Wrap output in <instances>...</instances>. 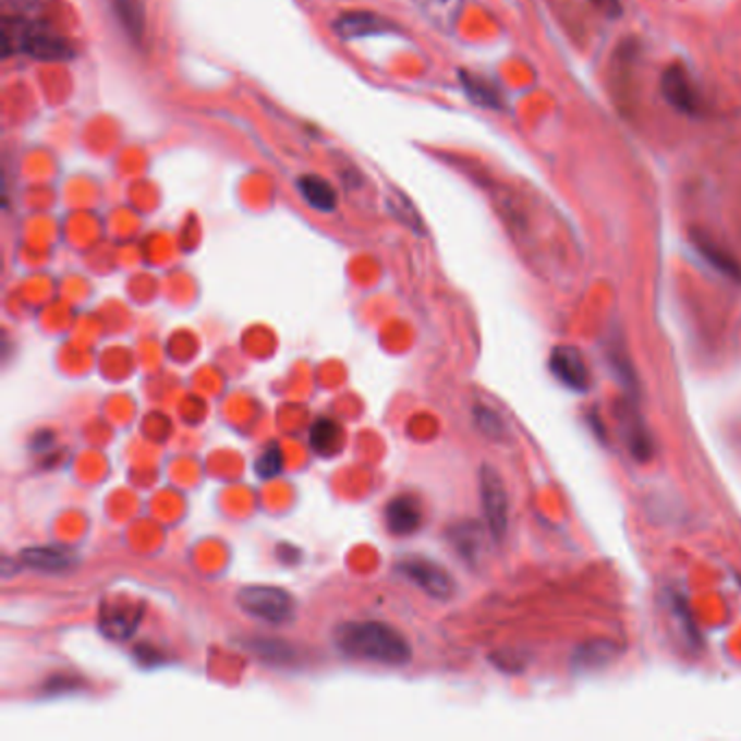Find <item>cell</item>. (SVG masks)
<instances>
[{
  "label": "cell",
  "instance_id": "cell-9",
  "mask_svg": "<svg viewBox=\"0 0 741 741\" xmlns=\"http://www.w3.org/2000/svg\"><path fill=\"white\" fill-rule=\"evenodd\" d=\"M142 618V605H131V603H102L100 611V629L107 633L111 640H126L133 635Z\"/></svg>",
  "mask_w": 741,
  "mask_h": 741
},
{
  "label": "cell",
  "instance_id": "cell-10",
  "mask_svg": "<svg viewBox=\"0 0 741 741\" xmlns=\"http://www.w3.org/2000/svg\"><path fill=\"white\" fill-rule=\"evenodd\" d=\"M385 524L393 535H411L422 524V507L413 496H398L385 507Z\"/></svg>",
  "mask_w": 741,
  "mask_h": 741
},
{
  "label": "cell",
  "instance_id": "cell-12",
  "mask_svg": "<svg viewBox=\"0 0 741 741\" xmlns=\"http://www.w3.org/2000/svg\"><path fill=\"white\" fill-rule=\"evenodd\" d=\"M336 28L344 39H355L380 31H393L396 26L387 17H380L370 11H349L338 17Z\"/></svg>",
  "mask_w": 741,
  "mask_h": 741
},
{
  "label": "cell",
  "instance_id": "cell-16",
  "mask_svg": "<svg viewBox=\"0 0 741 741\" xmlns=\"http://www.w3.org/2000/svg\"><path fill=\"white\" fill-rule=\"evenodd\" d=\"M448 539L454 546V550L470 563L476 561L483 548V526L478 522H461L454 529L448 531Z\"/></svg>",
  "mask_w": 741,
  "mask_h": 741
},
{
  "label": "cell",
  "instance_id": "cell-8",
  "mask_svg": "<svg viewBox=\"0 0 741 741\" xmlns=\"http://www.w3.org/2000/svg\"><path fill=\"white\" fill-rule=\"evenodd\" d=\"M616 417H618V424L622 428V439H624L631 457L646 463L653 457V439H651V433L646 428V422L642 420V415L637 413V409L631 402H622L616 409Z\"/></svg>",
  "mask_w": 741,
  "mask_h": 741
},
{
  "label": "cell",
  "instance_id": "cell-1",
  "mask_svg": "<svg viewBox=\"0 0 741 741\" xmlns=\"http://www.w3.org/2000/svg\"><path fill=\"white\" fill-rule=\"evenodd\" d=\"M342 655L382 666H404L411 661L409 642L382 622H349L336 631Z\"/></svg>",
  "mask_w": 741,
  "mask_h": 741
},
{
  "label": "cell",
  "instance_id": "cell-4",
  "mask_svg": "<svg viewBox=\"0 0 741 741\" xmlns=\"http://www.w3.org/2000/svg\"><path fill=\"white\" fill-rule=\"evenodd\" d=\"M478 494L487 531L494 542H502L509 531V496L502 476L487 463L478 472Z\"/></svg>",
  "mask_w": 741,
  "mask_h": 741
},
{
  "label": "cell",
  "instance_id": "cell-14",
  "mask_svg": "<svg viewBox=\"0 0 741 741\" xmlns=\"http://www.w3.org/2000/svg\"><path fill=\"white\" fill-rule=\"evenodd\" d=\"M413 4L428 24L444 33L457 26L463 11V0H413Z\"/></svg>",
  "mask_w": 741,
  "mask_h": 741
},
{
  "label": "cell",
  "instance_id": "cell-5",
  "mask_svg": "<svg viewBox=\"0 0 741 741\" xmlns=\"http://www.w3.org/2000/svg\"><path fill=\"white\" fill-rule=\"evenodd\" d=\"M398 572L435 600H450L457 592L452 574L424 557H409L398 563Z\"/></svg>",
  "mask_w": 741,
  "mask_h": 741
},
{
  "label": "cell",
  "instance_id": "cell-2",
  "mask_svg": "<svg viewBox=\"0 0 741 741\" xmlns=\"http://www.w3.org/2000/svg\"><path fill=\"white\" fill-rule=\"evenodd\" d=\"M2 48L9 54L20 50L39 61H65L74 57L65 37L39 22H26L20 17H7L2 28Z\"/></svg>",
  "mask_w": 741,
  "mask_h": 741
},
{
  "label": "cell",
  "instance_id": "cell-7",
  "mask_svg": "<svg viewBox=\"0 0 741 741\" xmlns=\"http://www.w3.org/2000/svg\"><path fill=\"white\" fill-rule=\"evenodd\" d=\"M552 376L574 393H585L592 387V372L583 353L574 347H557L548 357Z\"/></svg>",
  "mask_w": 741,
  "mask_h": 741
},
{
  "label": "cell",
  "instance_id": "cell-21",
  "mask_svg": "<svg viewBox=\"0 0 741 741\" xmlns=\"http://www.w3.org/2000/svg\"><path fill=\"white\" fill-rule=\"evenodd\" d=\"M474 424L476 428L487 435L489 439H496V441H502L505 435H507V424L505 420L489 406H474Z\"/></svg>",
  "mask_w": 741,
  "mask_h": 741
},
{
  "label": "cell",
  "instance_id": "cell-19",
  "mask_svg": "<svg viewBox=\"0 0 741 741\" xmlns=\"http://www.w3.org/2000/svg\"><path fill=\"white\" fill-rule=\"evenodd\" d=\"M461 83H463V89L467 94V98L485 109H500L502 107V98H500V92L485 78L476 76V74H470V72H461Z\"/></svg>",
  "mask_w": 741,
  "mask_h": 741
},
{
  "label": "cell",
  "instance_id": "cell-6",
  "mask_svg": "<svg viewBox=\"0 0 741 741\" xmlns=\"http://www.w3.org/2000/svg\"><path fill=\"white\" fill-rule=\"evenodd\" d=\"M661 94L679 113L699 116L703 111L699 85L694 83L690 70L681 63H672L670 68H666L661 76Z\"/></svg>",
  "mask_w": 741,
  "mask_h": 741
},
{
  "label": "cell",
  "instance_id": "cell-23",
  "mask_svg": "<svg viewBox=\"0 0 741 741\" xmlns=\"http://www.w3.org/2000/svg\"><path fill=\"white\" fill-rule=\"evenodd\" d=\"M594 7H598L605 15L618 17L622 13V2L620 0H590Z\"/></svg>",
  "mask_w": 741,
  "mask_h": 741
},
{
  "label": "cell",
  "instance_id": "cell-3",
  "mask_svg": "<svg viewBox=\"0 0 741 741\" xmlns=\"http://www.w3.org/2000/svg\"><path fill=\"white\" fill-rule=\"evenodd\" d=\"M238 605L244 614L268 624H286L294 618V598L272 585H248L238 594Z\"/></svg>",
  "mask_w": 741,
  "mask_h": 741
},
{
  "label": "cell",
  "instance_id": "cell-22",
  "mask_svg": "<svg viewBox=\"0 0 741 741\" xmlns=\"http://www.w3.org/2000/svg\"><path fill=\"white\" fill-rule=\"evenodd\" d=\"M283 470V452L277 444H270L257 459V474L262 478H275Z\"/></svg>",
  "mask_w": 741,
  "mask_h": 741
},
{
  "label": "cell",
  "instance_id": "cell-17",
  "mask_svg": "<svg viewBox=\"0 0 741 741\" xmlns=\"http://www.w3.org/2000/svg\"><path fill=\"white\" fill-rule=\"evenodd\" d=\"M312 448L320 454V457H333L342 450L344 444V428L329 417H320L314 426H312Z\"/></svg>",
  "mask_w": 741,
  "mask_h": 741
},
{
  "label": "cell",
  "instance_id": "cell-20",
  "mask_svg": "<svg viewBox=\"0 0 741 741\" xmlns=\"http://www.w3.org/2000/svg\"><path fill=\"white\" fill-rule=\"evenodd\" d=\"M113 11H116V17L120 20L122 28L126 31V35L133 41H142L144 26H146L142 0H113Z\"/></svg>",
  "mask_w": 741,
  "mask_h": 741
},
{
  "label": "cell",
  "instance_id": "cell-11",
  "mask_svg": "<svg viewBox=\"0 0 741 741\" xmlns=\"http://www.w3.org/2000/svg\"><path fill=\"white\" fill-rule=\"evenodd\" d=\"M22 563L37 572L57 574L74 566V555L70 548H61V546H37V548H26L22 552Z\"/></svg>",
  "mask_w": 741,
  "mask_h": 741
},
{
  "label": "cell",
  "instance_id": "cell-13",
  "mask_svg": "<svg viewBox=\"0 0 741 741\" xmlns=\"http://www.w3.org/2000/svg\"><path fill=\"white\" fill-rule=\"evenodd\" d=\"M692 240H694L696 251L701 253V257H703L709 266H714L720 275L733 279V281H741L740 262H738L729 251H725L720 244H716V242H714L709 235H705V233H694Z\"/></svg>",
  "mask_w": 741,
  "mask_h": 741
},
{
  "label": "cell",
  "instance_id": "cell-24",
  "mask_svg": "<svg viewBox=\"0 0 741 741\" xmlns=\"http://www.w3.org/2000/svg\"><path fill=\"white\" fill-rule=\"evenodd\" d=\"M677 605H679V609H681V614H683V618H685V616H688V607H685V600H677ZM688 620H692V618L688 616ZM683 624H685V631H690L692 640H696V637H699V633H696L694 624H692V622H685V620H683Z\"/></svg>",
  "mask_w": 741,
  "mask_h": 741
},
{
  "label": "cell",
  "instance_id": "cell-18",
  "mask_svg": "<svg viewBox=\"0 0 741 741\" xmlns=\"http://www.w3.org/2000/svg\"><path fill=\"white\" fill-rule=\"evenodd\" d=\"M618 657V646L609 640H596V642H587L583 644L576 655L574 661L581 670H598L609 666L614 659Z\"/></svg>",
  "mask_w": 741,
  "mask_h": 741
},
{
  "label": "cell",
  "instance_id": "cell-15",
  "mask_svg": "<svg viewBox=\"0 0 741 741\" xmlns=\"http://www.w3.org/2000/svg\"><path fill=\"white\" fill-rule=\"evenodd\" d=\"M296 185L301 190V196L307 201V205H312L314 209H318L323 214L336 211L338 194H336V190L331 187L329 181H325L323 177H316V174H307V177L299 179Z\"/></svg>",
  "mask_w": 741,
  "mask_h": 741
}]
</instances>
